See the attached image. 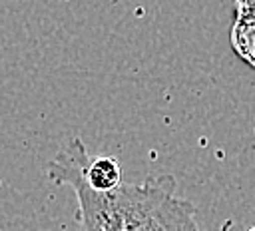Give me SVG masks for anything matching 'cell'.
Listing matches in <instances>:
<instances>
[{
    "instance_id": "obj_1",
    "label": "cell",
    "mask_w": 255,
    "mask_h": 231,
    "mask_svg": "<svg viewBox=\"0 0 255 231\" xmlns=\"http://www.w3.org/2000/svg\"><path fill=\"white\" fill-rule=\"evenodd\" d=\"M112 201L122 231H199L195 207L175 195L171 175L122 183L112 193Z\"/></svg>"
},
{
    "instance_id": "obj_2",
    "label": "cell",
    "mask_w": 255,
    "mask_h": 231,
    "mask_svg": "<svg viewBox=\"0 0 255 231\" xmlns=\"http://www.w3.org/2000/svg\"><path fill=\"white\" fill-rule=\"evenodd\" d=\"M86 151L88 149L80 137L66 141L50 161L48 177L58 185H70L74 189L78 197V217L82 231H122L112 193H98L90 189L82 179L80 163Z\"/></svg>"
},
{
    "instance_id": "obj_3",
    "label": "cell",
    "mask_w": 255,
    "mask_h": 231,
    "mask_svg": "<svg viewBox=\"0 0 255 231\" xmlns=\"http://www.w3.org/2000/svg\"><path fill=\"white\" fill-rule=\"evenodd\" d=\"M80 171L86 185L98 193H114L122 185V167L112 155H90L86 151Z\"/></svg>"
},
{
    "instance_id": "obj_4",
    "label": "cell",
    "mask_w": 255,
    "mask_h": 231,
    "mask_svg": "<svg viewBox=\"0 0 255 231\" xmlns=\"http://www.w3.org/2000/svg\"><path fill=\"white\" fill-rule=\"evenodd\" d=\"M235 52L255 66V16L237 18L231 34Z\"/></svg>"
},
{
    "instance_id": "obj_5",
    "label": "cell",
    "mask_w": 255,
    "mask_h": 231,
    "mask_svg": "<svg viewBox=\"0 0 255 231\" xmlns=\"http://www.w3.org/2000/svg\"><path fill=\"white\" fill-rule=\"evenodd\" d=\"M255 16V0H237V18Z\"/></svg>"
},
{
    "instance_id": "obj_6",
    "label": "cell",
    "mask_w": 255,
    "mask_h": 231,
    "mask_svg": "<svg viewBox=\"0 0 255 231\" xmlns=\"http://www.w3.org/2000/svg\"><path fill=\"white\" fill-rule=\"evenodd\" d=\"M249 231H255V227H251V229H249Z\"/></svg>"
}]
</instances>
